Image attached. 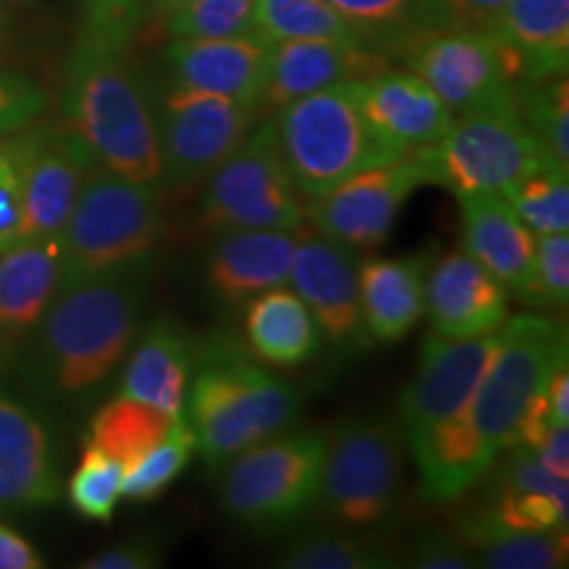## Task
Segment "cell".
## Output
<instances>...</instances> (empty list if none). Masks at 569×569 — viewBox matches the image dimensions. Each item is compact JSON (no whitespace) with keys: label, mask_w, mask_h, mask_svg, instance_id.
Wrapping results in <instances>:
<instances>
[{"label":"cell","mask_w":569,"mask_h":569,"mask_svg":"<svg viewBox=\"0 0 569 569\" xmlns=\"http://www.w3.org/2000/svg\"><path fill=\"white\" fill-rule=\"evenodd\" d=\"M146 269L74 284L53 298L21 353V375L34 396L69 403L117 372L140 332Z\"/></svg>","instance_id":"cell-1"},{"label":"cell","mask_w":569,"mask_h":569,"mask_svg":"<svg viewBox=\"0 0 569 569\" xmlns=\"http://www.w3.org/2000/svg\"><path fill=\"white\" fill-rule=\"evenodd\" d=\"M59 122L101 172L161 188L151 84L132 63L130 51L77 38L63 69Z\"/></svg>","instance_id":"cell-2"},{"label":"cell","mask_w":569,"mask_h":569,"mask_svg":"<svg viewBox=\"0 0 569 569\" xmlns=\"http://www.w3.org/2000/svg\"><path fill=\"white\" fill-rule=\"evenodd\" d=\"M182 411L206 467L219 472L246 448L293 425L301 393L230 340H201Z\"/></svg>","instance_id":"cell-3"},{"label":"cell","mask_w":569,"mask_h":569,"mask_svg":"<svg viewBox=\"0 0 569 569\" xmlns=\"http://www.w3.org/2000/svg\"><path fill=\"white\" fill-rule=\"evenodd\" d=\"M272 122L284 169L306 201H315L369 167L407 156L367 122L356 80L284 103L272 113Z\"/></svg>","instance_id":"cell-4"},{"label":"cell","mask_w":569,"mask_h":569,"mask_svg":"<svg viewBox=\"0 0 569 569\" xmlns=\"http://www.w3.org/2000/svg\"><path fill=\"white\" fill-rule=\"evenodd\" d=\"M163 238L156 188L92 172L59 234L61 290L151 264Z\"/></svg>","instance_id":"cell-5"},{"label":"cell","mask_w":569,"mask_h":569,"mask_svg":"<svg viewBox=\"0 0 569 569\" xmlns=\"http://www.w3.org/2000/svg\"><path fill=\"white\" fill-rule=\"evenodd\" d=\"M403 453L407 440L393 419H346L327 436L317 503L343 530L382 528L401 503Z\"/></svg>","instance_id":"cell-6"},{"label":"cell","mask_w":569,"mask_h":569,"mask_svg":"<svg viewBox=\"0 0 569 569\" xmlns=\"http://www.w3.org/2000/svg\"><path fill=\"white\" fill-rule=\"evenodd\" d=\"M411 156L425 184H438L457 198L503 193L519 177L559 163L517 109L453 117L443 138Z\"/></svg>","instance_id":"cell-7"},{"label":"cell","mask_w":569,"mask_h":569,"mask_svg":"<svg viewBox=\"0 0 569 569\" xmlns=\"http://www.w3.org/2000/svg\"><path fill=\"white\" fill-rule=\"evenodd\" d=\"M327 436L290 432L261 440L222 467L219 503L232 522L282 530L317 503Z\"/></svg>","instance_id":"cell-8"},{"label":"cell","mask_w":569,"mask_h":569,"mask_svg":"<svg viewBox=\"0 0 569 569\" xmlns=\"http://www.w3.org/2000/svg\"><path fill=\"white\" fill-rule=\"evenodd\" d=\"M567 356V327L553 317L509 315L496 332V351L467 401L469 422L493 465L498 453L515 443L517 422L530 398L546 388Z\"/></svg>","instance_id":"cell-9"},{"label":"cell","mask_w":569,"mask_h":569,"mask_svg":"<svg viewBox=\"0 0 569 569\" xmlns=\"http://www.w3.org/2000/svg\"><path fill=\"white\" fill-rule=\"evenodd\" d=\"M198 224L206 232L290 230L301 232L306 209L284 169L272 117L259 119L213 172L206 177Z\"/></svg>","instance_id":"cell-10"},{"label":"cell","mask_w":569,"mask_h":569,"mask_svg":"<svg viewBox=\"0 0 569 569\" xmlns=\"http://www.w3.org/2000/svg\"><path fill=\"white\" fill-rule=\"evenodd\" d=\"M151 84L161 148V184L193 188L248 138L261 117L259 106L184 88L163 77Z\"/></svg>","instance_id":"cell-11"},{"label":"cell","mask_w":569,"mask_h":569,"mask_svg":"<svg viewBox=\"0 0 569 569\" xmlns=\"http://www.w3.org/2000/svg\"><path fill=\"white\" fill-rule=\"evenodd\" d=\"M453 117L515 109L517 63L490 32H427L398 53Z\"/></svg>","instance_id":"cell-12"},{"label":"cell","mask_w":569,"mask_h":569,"mask_svg":"<svg viewBox=\"0 0 569 569\" xmlns=\"http://www.w3.org/2000/svg\"><path fill=\"white\" fill-rule=\"evenodd\" d=\"M422 184L415 156L407 153L348 177L338 188L309 201L306 222L353 251L380 248L393 232L398 213Z\"/></svg>","instance_id":"cell-13"},{"label":"cell","mask_w":569,"mask_h":569,"mask_svg":"<svg viewBox=\"0 0 569 569\" xmlns=\"http://www.w3.org/2000/svg\"><path fill=\"white\" fill-rule=\"evenodd\" d=\"M496 351V336L453 340L427 332L417 369L398 396V427L407 448L465 407Z\"/></svg>","instance_id":"cell-14"},{"label":"cell","mask_w":569,"mask_h":569,"mask_svg":"<svg viewBox=\"0 0 569 569\" xmlns=\"http://www.w3.org/2000/svg\"><path fill=\"white\" fill-rule=\"evenodd\" d=\"M92 172L98 167L59 119H38L24 163L19 243L59 238Z\"/></svg>","instance_id":"cell-15"},{"label":"cell","mask_w":569,"mask_h":569,"mask_svg":"<svg viewBox=\"0 0 569 569\" xmlns=\"http://www.w3.org/2000/svg\"><path fill=\"white\" fill-rule=\"evenodd\" d=\"M317 319L322 338L338 351L369 348L361 325L359 256L338 240L298 238L290 282Z\"/></svg>","instance_id":"cell-16"},{"label":"cell","mask_w":569,"mask_h":569,"mask_svg":"<svg viewBox=\"0 0 569 569\" xmlns=\"http://www.w3.org/2000/svg\"><path fill=\"white\" fill-rule=\"evenodd\" d=\"M509 290L465 251L446 253L427 272L425 315L443 338L496 336L509 319Z\"/></svg>","instance_id":"cell-17"},{"label":"cell","mask_w":569,"mask_h":569,"mask_svg":"<svg viewBox=\"0 0 569 569\" xmlns=\"http://www.w3.org/2000/svg\"><path fill=\"white\" fill-rule=\"evenodd\" d=\"M269 59L272 46L253 32L232 38H169L163 51L172 82L256 106L267 88Z\"/></svg>","instance_id":"cell-18"},{"label":"cell","mask_w":569,"mask_h":569,"mask_svg":"<svg viewBox=\"0 0 569 569\" xmlns=\"http://www.w3.org/2000/svg\"><path fill=\"white\" fill-rule=\"evenodd\" d=\"M61 496L59 457L38 411L0 390V511L51 507Z\"/></svg>","instance_id":"cell-19"},{"label":"cell","mask_w":569,"mask_h":569,"mask_svg":"<svg viewBox=\"0 0 569 569\" xmlns=\"http://www.w3.org/2000/svg\"><path fill=\"white\" fill-rule=\"evenodd\" d=\"M396 67L390 56L367 46H343L325 40H284L272 46L267 88L261 92V117H272L284 103L330 84L367 80Z\"/></svg>","instance_id":"cell-20"},{"label":"cell","mask_w":569,"mask_h":569,"mask_svg":"<svg viewBox=\"0 0 569 569\" xmlns=\"http://www.w3.org/2000/svg\"><path fill=\"white\" fill-rule=\"evenodd\" d=\"M301 234L290 230H227L217 232L203 264L206 288L227 306L290 282V267Z\"/></svg>","instance_id":"cell-21"},{"label":"cell","mask_w":569,"mask_h":569,"mask_svg":"<svg viewBox=\"0 0 569 569\" xmlns=\"http://www.w3.org/2000/svg\"><path fill=\"white\" fill-rule=\"evenodd\" d=\"M356 90L372 130L403 153L438 142L453 122L448 106L409 69L377 71L356 80Z\"/></svg>","instance_id":"cell-22"},{"label":"cell","mask_w":569,"mask_h":569,"mask_svg":"<svg viewBox=\"0 0 569 569\" xmlns=\"http://www.w3.org/2000/svg\"><path fill=\"white\" fill-rule=\"evenodd\" d=\"M459 209L465 253L493 274L509 296H522L536 259V232L501 193L461 196Z\"/></svg>","instance_id":"cell-23"},{"label":"cell","mask_w":569,"mask_h":569,"mask_svg":"<svg viewBox=\"0 0 569 569\" xmlns=\"http://www.w3.org/2000/svg\"><path fill=\"white\" fill-rule=\"evenodd\" d=\"M430 264L432 251L359 261L361 325L369 346L398 343L419 325Z\"/></svg>","instance_id":"cell-24"},{"label":"cell","mask_w":569,"mask_h":569,"mask_svg":"<svg viewBox=\"0 0 569 569\" xmlns=\"http://www.w3.org/2000/svg\"><path fill=\"white\" fill-rule=\"evenodd\" d=\"M119 393L177 417L184 409L201 340L190 336L172 317H156L130 348Z\"/></svg>","instance_id":"cell-25"},{"label":"cell","mask_w":569,"mask_h":569,"mask_svg":"<svg viewBox=\"0 0 569 569\" xmlns=\"http://www.w3.org/2000/svg\"><path fill=\"white\" fill-rule=\"evenodd\" d=\"M490 34L515 59L519 82L567 74L569 0H507Z\"/></svg>","instance_id":"cell-26"},{"label":"cell","mask_w":569,"mask_h":569,"mask_svg":"<svg viewBox=\"0 0 569 569\" xmlns=\"http://www.w3.org/2000/svg\"><path fill=\"white\" fill-rule=\"evenodd\" d=\"M59 238L24 240L0 253V346L27 338L59 296Z\"/></svg>","instance_id":"cell-27"},{"label":"cell","mask_w":569,"mask_h":569,"mask_svg":"<svg viewBox=\"0 0 569 569\" xmlns=\"http://www.w3.org/2000/svg\"><path fill=\"white\" fill-rule=\"evenodd\" d=\"M243 332L248 353L272 369L309 365L325 348L317 319L288 284L267 290L246 303Z\"/></svg>","instance_id":"cell-28"},{"label":"cell","mask_w":569,"mask_h":569,"mask_svg":"<svg viewBox=\"0 0 569 569\" xmlns=\"http://www.w3.org/2000/svg\"><path fill=\"white\" fill-rule=\"evenodd\" d=\"M457 536L475 553L478 567L490 569H559L569 559L567 528L525 532L498 525L486 509L461 515Z\"/></svg>","instance_id":"cell-29"},{"label":"cell","mask_w":569,"mask_h":569,"mask_svg":"<svg viewBox=\"0 0 569 569\" xmlns=\"http://www.w3.org/2000/svg\"><path fill=\"white\" fill-rule=\"evenodd\" d=\"M172 419L174 417L167 411L119 393L92 415L88 432H84V446L101 448L103 453L119 459L122 465H130L132 459H138L140 453H146L167 436Z\"/></svg>","instance_id":"cell-30"},{"label":"cell","mask_w":569,"mask_h":569,"mask_svg":"<svg viewBox=\"0 0 569 569\" xmlns=\"http://www.w3.org/2000/svg\"><path fill=\"white\" fill-rule=\"evenodd\" d=\"M251 32L267 40L269 46L284 40L367 46L361 34L327 0H256Z\"/></svg>","instance_id":"cell-31"},{"label":"cell","mask_w":569,"mask_h":569,"mask_svg":"<svg viewBox=\"0 0 569 569\" xmlns=\"http://www.w3.org/2000/svg\"><path fill=\"white\" fill-rule=\"evenodd\" d=\"M398 565L396 553L380 540L353 536L343 528L303 532L274 559L280 569H388Z\"/></svg>","instance_id":"cell-32"},{"label":"cell","mask_w":569,"mask_h":569,"mask_svg":"<svg viewBox=\"0 0 569 569\" xmlns=\"http://www.w3.org/2000/svg\"><path fill=\"white\" fill-rule=\"evenodd\" d=\"M196 453L198 440L193 425L188 422L184 411H180L159 443L140 453L138 459H132L130 465H124L122 498H130L134 503H148L161 498L163 490L188 469Z\"/></svg>","instance_id":"cell-33"},{"label":"cell","mask_w":569,"mask_h":569,"mask_svg":"<svg viewBox=\"0 0 569 569\" xmlns=\"http://www.w3.org/2000/svg\"><path fill=\"white\" fill-rule=\"evenodd\" d=\"M375 51L398 59L422 34V0H327Z\"/></svg>","instance_id":"cell-34"},{"label":"cell","mask_w":569,"mask_h":569,"mask_svg":"<svg viewBox=\"0 0 569 569\" xmlns=\"http://www.w3.org/2000/svg\"><path fill=\"white\" fill-rule=\"evenodd\" d=\"M501 196L536 234L569 232V169L561 163L519 177Z\"/></svg>","instance_id":"cell-35"},{"label":"cell","mask_w":569,"mask_h":569,"mask_svg":"<svg viewBox=\"0 0 569 569\" xmlns=\"http://www.w3.org/2000/svg\"><path fill=\"white\" fill-rule=\"evenodd\" d=\"M515 109L530 132L549 148L553 159L569 169V82L565 77L519 82Z\"/></svg>","instance_id":"cell-36"},{"label":"cell","mask_w":569,"mask_h":569,"mask_svg":"<svg viewBox=\"0 0 569 569\" xmlns=\"http://www.w3.org/2000/svg\"><path fill=\"white\" fill-rule=\"evenodd\" d=\"M122 461L103 453L101 448L84 446L67 486L71 509L90 522L109 525L122 498Z\"/></svg>","instance_id":"cell-37"},{"label":"cell","mask_w":569,"mask_h":569,"mask_svg":"<svg viewBox=\"0 0 569 569\" xmlns=\"http://www.w3.org/2000/svg\"><path fill=\"white\" fill-rule=\"evenodd\" d=\"M256 0H188L163 21L167 38H232L251 32Z\"/></svg>","instance_id":"cell-38"},{"label":"cell","mask_w":569,"mask_h":569,"mask_svg":"<svg viewBox=\"0 0 569 569\" xmlns=\"http://www.w3.org/2000/svg\"><path fill=\"white\" fill-rule=\"evenodd\" d=\"M538 311H565L569 303V234H536V259L530 280L519 296Z\"/></svg>","instance_id":"cell-39"},{"label":"cell","mask_w":569,"mask_h":569,"mask_svg":"<svg viewBox=\"0 0 569 569\" xmlns=\"http://www.w3.org/2000/svg\"><path fill=\"white\" fill-rule=\"evenodd\" d=\"M482 509L503 528L525 532L559 530L569 522V503L540 490L490 488L488 503Z\"/></svg>","instance_id":"cell-40"},{"label":"cell","mask_w":569,"mask_h":569,"mask_svg":"<svg viewBox=\"0 0 569 569\" xmlns=\"http://www.w3.org/2000/svg\"><path fill=\"white\" fill-rule=\"evenodd\" d=\"M146 0H80V40L130 51L142 34Z\"/></svg>","instance_id":"cell-41"},{"label":"cell","mask_w":569,"mask_h":569,"mask_svg":"<svg viewBox=\"0 0 569 569\" xmlns=\"http://www.w3.org/2000/svg\"><path fill=\"white\" fill-rule=\"evenodd\" d=\"M32 124L9 138H0V253L19 243L21 190H24V163L30 153Z\"/></svg>","instance_id":"cell-42"},{"label":"cell","mask_w":569,"mask_h":569,"mask_svg":"<svg viewBox=\"0 0 569 569\" xmlns=\"http://www.w3.org/2000/svg\"><path fill=\"white\" fill-rule=\"evenodd\" d=\"M51 109V96L27 71L0 63V138L24 130Z\"/></svg>","instance_id":"cell-43"},{"label":"cell","mask_w":569,"mask_h":569,"mask_svg":"<svg viewBox=\"0 0 569 569\" xmlns=\"http://www.w3.org/2000/svg\"><path fill=\"white\" fill-rule=\"evenodd\" d=\"M507 0H422V34L490 32Z\"/></svg>","instance_id":"cell-44"},{"label":"cell","mask_w":569,"mask_h":569,"mask_svg":"<svg viewBox=\"0 0 569 569\" xmlns=\"http://www.w3.org/2000/svg\"><path fill=\"white\" fill-rule=\"evenodd\" d=\"M407 565L415 569H475L478 559L467 549L457 532L443 528H425L411 538Z\"/></svg>","instance_id":"cell-45"},{"label":"cell","mask_w":569,"mask_h":569,"mask_svg":"<svg viewBox=\"0 0 569 569\" xmlns=\"http://www.w3.org/2000/svg\"><path fill=\"white\" fill-rule=\"evenodd\" d=\"M163 551L156 536H134L122 543L92 553L82 561L84 569H156L161 567Z\"/></svg>","instance_id":"cell-46"},{"label":"cell","mask_w":569,"mask_h":569,"mask_svg":"<svg viewBox=\"0 0 569 569\" xmlns=\"http://www.w3.org/2000/svg\"><path fill=\"white\" fill-rule=\"evenodd\" d=\"M46 559L40 557V551L21 536L19 530H13L11 525H6L0 519V569H42Z\"/></svg>","instance_id":"cell-47"},{"label":"cell","mask_w":569,"mask_h":569,"mask_svg":"<svg viewBox=\"0 0 569 569\" xmlns=\"http://www.w3.org/2000/svg\"><path fill=\"white\" fill-rule=\"evenodd\" d=\"M536 457L553 478L569 480V427H549L536 448Z\"/></svg>","instance_id":"cell-48"},{"label":"cell","mask_w":569,"mask_h":569,"mask_svg":"<svg viewBox=\"0 0 569 569\" xmlns=\"http://www.w3.org/2000/svg\"><path fill=\"white\" fill-rule=\"evenodd\" d=\"M549 396V422L551 427H569V365L559 361L546 386Z\"/></svg>","instance_id":"cell-49"},{"label":"cell","mask_w":569,"mask_h":569,"mask_svg":"<svg viewBox=\"0 0 569 569\" xmlns=\"http://www.w3.org/2000/svg\"><path fill=\"white\" fill-rule=\"evenodd\" d=\"M188 0H146V13H142V32L159 30L163 21L180 11Z\"/></svg>","instance_id":"cell-50"},{"label":"cell","mask_w":569,"mask_h":569,"mask_svg":"<svg viewBox=\"0 0 569 569\" xmlns=\"http://www.w3.org/2000/svg\"><path fill=\"white\" fill-rule=\"evenodd\" d=\"M17 11H13L6 0H0V59L9 56L13 42H17Z\"/></svg>","instance_id":"cell-51"},{"label":"cell","mask_w":569,"mask_h":569,"mask_svg":"<svg viewBox=\"0 0 569 569\" xmlns=\"http://www.w3.org/2000/svg\"><path fill=\"white\" fill-rule=\"evenodd\" d=\"M6 3H9L13 11H27V9H32V6H38L40 0H6Z\"/></svg>","instance_id":"cell-52"}]
</instances>
